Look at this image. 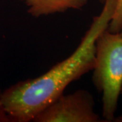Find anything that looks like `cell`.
Here are the masks:
<instances>
[{
    "label": "cell",
    "instance_id": "obj_9",
    "mask_svg": "<svg viewBox=\"0 0 122 122\" xmlns=\"http://www.w3.org/2000/svg\"><path fill=\"white\" fill-rule=\"evenodd\" d=\"M121 94H122V91H121Z\"/></svg>",
    "mask_w": 122,
    "mask_h": 122
},
{
    "label": "cell",
    "instance_id": "obj_2",
    "mask_svg": "<svg viewBox=\"0 0 122 122\" xmlns=\"http://www.w3.org/2000/svg\"><path fill=\"white\" fill-rule=\"evenodd\" d=\"M93 83L102 94V116L114 119L122 87V35L103 30L96 41Z\"/></svg>",
    "mask_w": 122,
    "mask_h": 122
},
{
    "label": "cell",
    "instance_id": "obj_6",
    "mask_svg": "<svg viewBox=\"0 0 122 122\" xmlns=\"http://www.w3.org/2000/svg\"><path fill=\"white\" fill-rule=\"evenodd\" d=\"M1 94L2 92L0 90V122H10L8 116L5 113L1 105Z\"/></svg>",
    "mask_w": 122,
    "mask_h": 122
},
{
    "label": "cell",
    "instance_id": "obj_4",
    "mask_svg": "<svg viewBox=\"0 0 122 122\" xmlns=\"http://www.w3.org/2000/svg\"><path fill=\"white\" fill-rule=\"evenodd\" d=\"M27 6V12L35 18L65 12L69 10H81L87 0H18Z\"/></svg>",
    "mask_w": 122,
    "mask_h": 122
},
{
    "label": "cell",
    "instance_id": "obj_3",
    "mask_svg": "<svg viewBox=\"0 0 122 122\" xmlns=\"http://www.w3.org/2000/svg\"><path fill=\"white\" fill-rule=\"evenodd\" d=\"M94 100L85 90L62 95L41 111L34 122H98L100 117L94 112Z\"/></svg>",
    "mask_w": 122,
    "mask_h": 122
},
{
    "label": "cell",
    "instance_id": "obj_5",
    "mask_svg": "<svg viewBox=\"0 0 122 122\" xmlns=\"http://www.w3.org/2000/svg\"><path fill=\"white\" fill-rule=\"evenodd\" d=\"M122 28V0H117L113 18L107 29L112 33H119Z\"/></svg>",
    "mask_w": 122,
    "mask_h": 122
},
{
    "label": "cell",
    "instance_id": "obj_8",
    "mask_svg": "<svg viewBox=\"0 0 122 122\" xmlns=\"http://www.w3.org/2000/svg\"><path fill=\"white\" fill-rule=\"evenodd\" d=\"M119 33L122 35V29H121V30H120V32H119Z\"/></svg>",
    "mask_w": 122,
    "mask_h": 122
},
{
    "label": "cell",
    "instance_id": "obj_7",
    "mask_svg": "<svg viewBox=\"0 0 122 122\" xmlns=\"http://www.w3.org/2000/svg\"><path fill=\"white\" fill-rule=\"evenodd\" d=\"M100 1L101 2V3H102V4H103V3L105 2V0H100Z\"/></svg>",
    "mask_w": 122,
    "mask_h": 122
},
{
    "label": "cell",
    "instance_id": "obj_1",
    "mask_svg": "<svg viewBox=\"0 0 122 122\" xmlns=\"http://www.w3.org/2000/svg\"><path fill=\"white\" fill-rule=\"evenodd\" d=\"M117 0H105L100 14L74 52L34 79L20 81L1 94V105L10 122H33L38 114L62 95L70 83L92 71L96 62V41L107 29Z\"/></svg>",
    "mask_w": 122,
    "mask_h": 122
}]
</instances>
